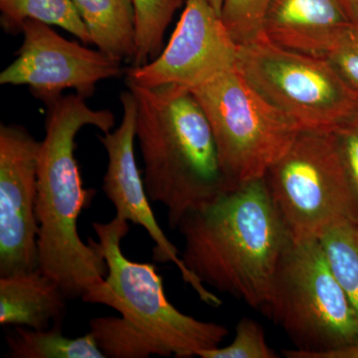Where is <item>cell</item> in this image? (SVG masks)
<instances>
[{
  "label": "cell",
  "instance_id": "obj_1",
  "mask_svg": "<svg viewBox=\"0 0 358 358\" xmlns=\"http://www.w3.org/2000/svg\"><path fill=\"white\" fill-rule=\"evenodd\" d=\"M176 229L183 238L181 260L194 277L264 312L292 240L264 178L190 211Z\"/></svg>",
  "mask_w": 358,
  "mask_h": 358
},
{
  "label": "cell",
  "instance_id": "obj_2",
  "mask_svg": "<svg viewBox=\"0 0 358 358\" xmlns=\"http://www.w3.org/2000/svg\"><path fill=\"white\" fill-rule=\"evenodd\" d=\"M47 106L38 159L39 268L58 282L68 300H76L107 275V264L95 240L89 238L85 243L78 231V219L91 206L96 192L85 188L82 180L75 157L77 134L87 126L109 133L115 117L110 110L91 109L78 94Z\"/></svg>",
  "mask_w": 358,
  "mask_h": 358
},
{
  "label": "cell",
  "instance_id": "obj_3",
  "mask_svg": "<svg viewBox=\"0 0 358 358\" xmlns=\"http://www.w3.org/2000/svg\"><path fill=\"white\" fill-rule=\"evenodd\" d=\"M136 103V136L150 201L164 205L169 228L234 189L224 176L208 119L189 89L129 83Z\"/></svg>",
  "mask_w": 358,
  "mask_h": 358
},
{
  "label": "cell",
  "instance_id": "obj_4",
  "mask_svg": "<svg viewBox=\"0 0 358 358\" xmlns=\"http://www.w3.org/2000/svg\"><path fill=\"white\" fill-rule=\"evenodd\" d=\"M93 229L107 275L82 301L121 313L120 324L145 345L150 357H197L200 352L220 346L229 336L223 324L195 319L174 307L154 264L134 262L124 256L122 242L129 232V222L115 217L93 223Z\"/></svg>",
  "mask_w": 358,
  "mask_h": 358
},
{
  "label": "cell",
  "instance_id": "obj_5",
  "mask_svg": "<svg viewBox=\"0 0 358 358\" xmlns=\"http://www.w3.org/2000/svg\"><path fill=\"white\" fill-rule=\"evenodd\" d=\"M264 312L286 333L288 358H322L358 343V317L320 240H291Z\"/></svg>",
  "mask_w": 358,
  "mask_h": 358
},
{
  "label": "cell",
  "instance_id": "obj_6",
  "mask_svg": "<svg viewBox=\"0 0 358 358\" xmlns=\"http://www.w3.org/2000/svg\"><path fill=\"white\" fill-rule=\"evenodd\" d=\"M264 181L294 241L319 240L336 224L358 219L333 131L301 129Z\"/></svg>",
  "mask_w": 358,
  "mask_h": 358
},
{
  "label": "cell",
  "instance_id": "obj_7",
  "mask_svg": "<svg viewBox=\"0 0 358 358\" xmlns=\"http://www.w3.org/2000/svg\"><path fill=\"white\" fill-rule=\"evenodd\" d=\"M236 69L300 131H334L358 110V92L327 59L288 50L265 37L239 45Z\"/></svg>",
  "mask_w": 358,
  "mask_h": 358
},
{
  "label": "cell",
  "instance_id": "obj_8",
  "mask_svg": "<svg viewBox=\"0 0 358 358\" xmlns=\"http://www.w3.org/2000/svg\"><path fill=\"white\" fill-rule=\"evenodd\" d=\"M190 91L208 119L221 169L232 188L265 178L300 131L236 67Z\"/></svg>",
  "mask_w": 358,
  "mask_h": 358
},
{
  "label": "cell",
  "instance_id": "obj_9",
  "mask_svg": "<svg viewBox=\"0 0 358 358\" xmlns=\"http://www.w3.org/2000/svg\"><path fill=\"white\" fill-rule=\"evenodd\" d=\"M238 47L209 0H185L169 43L154 60L127 70V82L197 88L236 67Z\"/></svg>",
  "mask_w": 358,
  "mask_h": 358
},
{
  "label": "cell",
  "instance_id": "obj_10",
  "mask_svg": "<svg viewBox=\"0 0 358 358\" xmlns=\"http://www.w3.org/2000/svg\"><path fill=\"white\" fill-rule=\"evenodd\" d=\"M20 30L23 43L15 60L0 74V84L27 86L46 105L68 89L87 99L99 82L121 74V61L68 41L50 25L27 20Z\"/></svg>",
  "mask_w": 358,
  "mask_h": 358
},
{
  "label": "cell",
  "instance_id": "obj_11",
  "mask_svg": "<svg viewBox=\"0 0 358 358\" xmlns=\"http://www.w3.org/2000/svg\"><path fill=\"white\" fill-rule=\"evenodd\" d=\"M40 143L17 124L0 127V277L39 268Z\"/></svg>",
  "mask_w": 358,
  "mask_h": 358
},
{
  "label": "cell",
  "instance_id": "obj_12",
  "mask_svg": "<svg viewBox=\"0 0 358 358\" xmlns=\"http://www.w3.org/2000/svg\"><path fill=\"white\" fill-rule=\"evenodd\" d=\"M122 117L114 131L99 136L108 155V166L103 180L106 197L114 205L115 217L141 226L147 231L155 247L152 259L155 262L173 263L181 278L192 287L200 300L213 308L222 306L220 298L209 291L185 267L178 248L164 234L150 203L145 181L136 164L134 152L136 141V103L131 92L121 94Z\"/></svg>",
  "mask_w": 358,
  "mask_h": 358
},
{
  "label": "cell",
  "instance_id": "obj_13",
  "mask_svg": "<svg viewBox=\"0 0 358 358\" xmlns=\"http://www.w3.org/2000/svg\"><path fill=\"white\" fill-rule=\"evenodd\" d=\"M350 22L338 0H270L262 36L288 50L327 58Z\"/></svg>",
  "mask_w": 358,
  "mask_h": 358
},
{
  "label": "cell",
  "instance_id": "obj_14",
  "mask_svg": "<svg viewBox=\"0 0 358 358\" xmlns=\"http://www.w3.org/2000/svg\"><path fill=\"white\" fill-rule=\"evenodd\" d=\"M64 292L55 279L40 268L0 277V324L50 329L62 324L66 310Z\"/></svg>",
  "mask_w": 358,
  "mask_h": 358
},
{
  "label": "cell",
  "instance_id": "obj_15",
  "mask_svg": "<svg viewBox=\"0 0 358 358\" xmlns=\"http://www.w3.org/2000/svg\"><path fill=\"white\" fill-rule=\"evenodd\" d=\"M88 29L92 44L119 61L136 53L133 0H72Z\"/></svg>",
  "mask_w": 358,
  "mask_h": 358
},
{
  "label": "cell",
  "instance_id": "obj_16",
  "mask_svg": "<svg viewBox=\"0 0 358 358\" xmlns=\"http://www.w3.org/2000/svg\"><path fill=\"white\" fill-rule=\"evenodd\" d=\"M6 345L13 358H106L91 334L68 338L61 324L48 329L16 327Z\"/></svg>",
  "mask_w": 358,
  "mask_h": 358
},
{
  "label": "cell",
  "instance_id": "obj_17",
  "mask_svg": "<svg viewBox=\"0 0 358 358\" xmlns=\"http://www.w3.org/2000/svg\"><path fill=\"white\" fill-rule=\"evenodd\" d=\"M2 24L7 29H20L27 20L56 25L91 44L88 29L72 0H0Z\"/></svg>",
  "mask_w": 358,
  "mask_h": 358
},
{
  "label": "cell",
  "instance_id": "obj_18",
  "mask_svg": "<svg viewBox=\"0 0 358 358\" xmlns=\"http://www.w3.org/2000/svg\"><path fill=\"white\" fill-rule=\"evenodd\" d=\"M319 240L358 317V219L336 224Z\"/></svg>",
  "mask_w": 358,
  "mask_h": 358
},
{
  "label": "cell",
  "instance_id": "obj_19",
  "mask_svg": "<svg viewBox=\"0 0 358 358\" xmlns=\"http://www.w3.org/2000/svg\"><path fill=\"white\" fill-rule=\"evenodd\" d=\"M136 29L134 66L147 64L162 52L164 34L185 0H133Z\"/></svg>",
  "mask_w": 358,
  "mask_h": 358
},
{
  "label": "cell",
  "instance_id": "obj_20",
  "mask_svg": "<svg viewBox=\"0 0 358 358\" xmlns=\"http://www.w3.org/2000/svg\"><path fill=\"white\" fill-rule=\"evenodd\" d=\"M200 358H277L279 355L268 345L265 329L251 317L238 322L236 334L229 345L200 352Z\"/></svg>",
  "mask_w": 358,
  "mask_h": 358
},
{
  "label": "cell",
  "instance_id": "obj_21",
  "mask_svg": "<svg viewBox=\"0 0 358 358\" xmlns=\"http://www.w3.org/2000/svg\"><path fill=\"white\" fill-rule=\"evenodd\" d=\"M268 2L270 0H224L221 17L238 45L262 36Z\"/></svg>",
  "mask_w": 358,
  "mask_h": 358
},
{
  "label": "cell",
  "instance_id": "obj_22",
  "mask_svg": "<svg viewBox=\"0 0 358 358\" xmlns=\"http://www.w3.org/2000/svg\"><path fill=\"white\" fill-rule=\"evenodd\" d=\"M326 59L358 92V22L350 23Z\"/></svg>",
  "mask_w": 358,
  "mask_h": 358
},
{
  "label": "cell",
  "instance_id": "obj_23",
  "mask_svg": "<svg viewBox=\"0 0 358 358\" xmlns=\"http://www.w3.org/2000/svg\"><path fill=\"white\" fill-rule=\"evenodd\" d=\"M333 131L358 206V110Z\"/></svg>",
  "mask_w": 358,
  "mask_h": 358
},
{
  "label": "cell",
  "instance_id": "obj_24",
  "mask_svg": "<svg viewBox=\"0 0 358 358\" xmlns=\"http://www.w3.org/2000/svg\"><path fill=\"white\" fill-rule=\"evenodd\" d=\"M322 358H358V343L327 353Z\"/></svg>",
  "mask_w": 358,
  "mask_h": 358
},
{
  "label": "cell",
  "instance_id": "obj_25",
  "mask_svg": "<svg viewBox=\"0 0 358 358\" xmlns=\"http://www.w3.org/2000/svg\"><path fill=\"white\" fill-rule=\"evenodd\" d=\"M348 20L358 22V0H338Z\"/></svg>",
  "mask_w": 358,
  "mask_h": 358
},
{
  "label": "cell",
  "instance_id": "obj_26",
  "mask_svg": "<svg viewBox=\"0 0 358 358\" xmlns=\"http://www.w3.org/2000/svg\"><path fill=\"white\" fill-rule=\"evenodd\" d=\"M212 6L218 11L219 13L221 14V10H222L223 2L224 0H209Z\"/></svg>",
  "mask_w": 358,
  "mask_h": 358
}]
</instances>
